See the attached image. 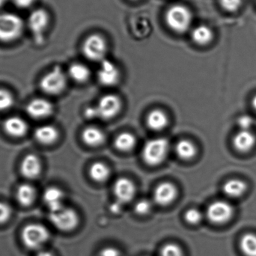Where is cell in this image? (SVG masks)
Segmentation results:
<instances>
[{"mask_svg": "<svg viewBox=\"0 0 256 256\" xmlns=\"http://www.w3.org/2000/svg\"><path fill=\"white\" fill-rule=\"evenodd\" d=\"M170 143L165 138H152L143 146L142 156L144 162L150 166L162 164L168 154Z\"/></svg>", "mask_w": 256, "mask_h": 256, "instance_id": "1", "label": "cell"}, {"mask_svg": "<svg viewBox=\"0 0 256 256\" xmlns=\"http://www.w3.org/2000/svg\"><path fill=\"white\" fill-rule=\"evenodd\" d=\"M192 16L190 9L182 4H174L167 10L166 22L171 30L178 33L188 31L192 24Z\"/></svg>", "mask_w": 256, "mask_h": 256, "instance_id": "2", "label": "cell"}, {"mask_svg": "<svg viewBox=\"0 0 256 256\" xmlns=\"http://www.w3.org/2000/svg\"><path fill=\"white\" fill-rule=\"evenodd\" d=\"M24 22L16 14H0V40L13 42L20 37L24 32Z\"/></svg>", "mask_w": 256, "mask_h": 256, "instance_id": "3", "label": "cell"}, {"mask_svg": "<svg viewBox=\"0 0 256 256\" xmlns=\"http://www.w3.org/2000/svg\"><path fill=\"white\" fill-rule=\"evenodd\" d=\"M49 231L40 224H30L22 230L21 234L22 243L28 249L38 250L49 239Z\"/></svg>", "mask_w": 256, "mask_h": 256, "instance_id": "4", "label": "cell"}, {"mask_svg": "<svg viewBox=\"0 0 256 256\" xmlns=\"http://www.w3.org/2000/svg\"><path fill=\"white\" fill-rule=\"evenodd\" d=\"M50 220L52 225L62 232L75 230L79 224V216L74 209L62 207L55 212H50Z\"/></svg>", "mask_w": 256, "mask_h": 256, "instance_id": "5", "label": "cell"}, {"mask_svg": "<svg viewBox=\"0 0 256 256\" xmlns=\"http://www.w3.org/2000/svg\"><path fill=\"white\" fill-rule=\"evenodd\" d=\"M67 85V76L61 68L55 67L40 81V88L48 94H58L62 92Z\"/></svg>", "mask_w": 256, "mask_h": 256, "instance_id": "6", "label": "cell"}, {"mask_svg": "<svg viewBox=\"0 0 256 256\" xmlns=\"http://www.w3.org/2000/svg\"><path fill=\"white\" fill-rule=\"evenodd\" d=\"M108 45L106 40L99 34L88 36L82 45V52L88 60L102 62L105 60Z\"/></svg>", "mask_w": 256, "mask_h": 256, "instance_id": "7", "label": "cell"}, {"mask_svg": "<svg viewBox=\"0 0 256 256\" xmlns=\"http://www.w3.org/2000/svg\"><path fill=\"white\" fill-rule=\"evenodd\" d=\"M50 16L44 9H36L28 18L27 25L34 36L36 43L42 44L44 42V34L49 25Z\"/></svg>", "mask_w": 256, "mask_h": 256, "instance_id": "8", "label": "cell"}, {"mask_svg": "<svg viewBox=\"0 0 256 256\" xmlns=\"http://www.w3.org/2000/svg\"><path fill=\"white\" fill-rule=\"evenodd\" d=\"M94 106L97 118L109 120L116 116L122 110L121 99L116 94H106L99 100Z\"/></svg>", "mask_w": 256, "mask_h": 256, "instance_id": "9", "label": "cell"}, {"mask_svg": "<svg viewBox=\"0 0 256 256\" xmlns=\"http://www.w3.org/2000/svg\"><path fill=\"white\" fill-rule=\"evenodd\" d=\"M234 214V208L226 201H216L208 208L207 216L210 222L215 224H224L228 222Z\"/></svg>", "mask_w": 256, "mask_h": 256, "instance_id": "10", "label": "cell"}, {"mask_svg": "<svg viewBox=\"0 0 256 256\" xmlns=\"http://www.w3.org/2000/svg\"><path fill=\"white\" fill-rule=\"evenodd\" d=\"M97 78L102 85L104 86H114L120 80V70L112 62L105 58L100 62Z\"/></svg>", "mask_w": 256, "mask_h": 256, "instance_id": "11", "label": "cell"}, {"mask_svg": "<svg viewBox=\"0 0 256 256\" xmlns=\"http://www.w3.org/2000/svg\"><path fill=\"white\" fill-rule=\"evenodd\" d=\"M114 195L122 204L130 202L136 194V186L127 178H120L114 184Z\"/></svg>", "mask_w": 256, "mask_h": 256, "instance_id": "12", "label": "cell"}, {"mask_svg": "<svg viewBox=\"0 0 256 256\" xmlns=\"http://www.w3.org/2000/svg\"><path fill=\"white\" fill-rule=\"evenodd\" d=\"M178 196V190L173 184L164 182L158 185L154 192V200L156 204L161 206H167L176 200Z\"/></svg>", "mask_w": 256, "mask_h": 256, "instance_id": "13", "label": "cell"}, {"mask_svg": "<svg viewBox=\"0 0 256 256\" xmlns=\"http://www.w3.org/2000/svg\"><path fill=\"white\" fill-rule=\"evenodd\" d=\"M26 112L33 118H48L54 112V106L49 100L36 98L28 104Z\"/></svg>", "mask_w": 256, "mask_h": 256, "instance_id": "14", "label": "cell"}, {"mask_svg": "<svg viewBox=\"0 0 256 256\" xmlns=\"http://www.w3.org/2000/svg\"><path fill=\"white\" fill-rule=\"evenodd\" d=\"M232 144L238 152H250L256 144V136L252 130H239L232 138Z\"/></svg>", "mask_w": 256, "mask_h": 256, "instance_id": "15", "label": "cell"}, {"mask_svg": "<svg viewBox=\"0 0 256 256\" xmlns=\"http://www.w3.org/2000/svg\"><path fill=\"white\" fill-rule=\"evenodd\" d=\"M21 173L27 178H36L40 174L42 165L38 156L34 154H28L21 162Z\"/></svg>", "mask_w": 256, "mask_h": 256, "instance_id": "16", "label": "cell"}, {"mask_svg": "<svg viewBox=\"0 0 256 256\" xmlns=\"http://www.w3.org/2000/svg\"><path fill=\"white\" fill-rule=\"evenodd\" d=\"M44 201L50 209V212H55L64 207V194L57 188H50L44 194Z\"/></svg>", "mask_w": 256, "mask_h": 256, "instance_id": "17", "label": "cell"}, {"mask_svg": "<svg viewBox=\"0 0 256 256\" xmlns=\"http://www.w3.org/2000/svg\"><path fill=\"white\" fill-rule=\"evenodd\" d=\"M82 140L86 146L96 148L104 142L106 136L100 128L88 127L82 130Z\"/></svg>", "mask_w": 256, "mask_h": 256, "instance_id": "18", "label": "cell"}, {"mask_svg": "<svg viewBox=\"0 0 256 256\" xmlns=\"http://www.w3.org/2000/svg\"><path fill=\"white\" fill-rule=\"evenodd\" d=\"M6 132L12 136L20 137L28 130L26 122L18 116H12L8 118L3 124Z\"/></svg>", "mask_w": 256, "mask_h": 256, "instance_id": "19", "label": "cell"}, {"mask_svg": "<svg viewBox=\"0 0 256 256\" xmlns=\"http://www.w3.org/2000/svg\"><path fill=\"white\" fill-rule=\"evenodd\" d=\"M248 190L246 182L240 179H230L224 183L222 191L228 197L232 198H240Z\"/></svg>", "mask_w": 256, "mask_h": 256, "instance_id": "20", "label": "cell"}, {"mask_svg": "<svg viewBox=\"0 0 256 256\" xmlns=\"http://www.w3.org/2000/svg\"><path fill=\"white\" fill-rule=\"evenodd\" d=\"M146 123L152 130L160 131L168 126V118L166 114L160 110H154L148 114Z\"/></svg>", "mask_w": 256, "mask_h": 256, "instance_id": "21", "label": "cell"}, {"mask_svg": "<svg viewBox=\"0 0 256 256\" xmlns=\"http://www.w3.org/2000/svg\"><path fill=\"white\" fill-rule=\"evenodd\" d=\"M34 137L42 144H50L56 141L58 137V132L54 126H40L34 131Z\"/></svg>", "mask_w": 256, "mask_h": 256, "instance_id": "22", "label": "cell"}, {"mask_svg": "<svg viewBox=\"0 0 256 256\" xmlns=\"http://www.w3.org/2000/svg\"><path fill=\"white\" fill-rule=\"evenodd\" d=\"M176 152L180 159L190 160L196 155L197 148L190 140H182L176 144Z\"/></svg>", "mask_w": 256, "mask_h": 256, "instance_id": "23", "label": "cell"}, {"mask_svg": "<svg viewBox=\"0 0 256 256\" xmlns=\"http://www.w3.org/2000/svg\"><path fill=\"white\" fill-rule=\"evenodd\" d=\"M16 196L20 204L24 207H28L34 202L36 198V190L31 185L24 184L18 188Z\"/></svg>", "mask_w": 256, "mask_h": 256, "instance_id": "24", "label": "cell"}, {"mask_svg": "<svg viewBox=\"0 0 256 256\" xmlns=\"http://www.w3.org/2000/svg\"><path fill=\"white\" fill-rule=\"evenodd\" d=\"M90 176L94 182L103 183L108 180L110 176V170L106 164L96 162L90 168Z\"/></svg>", "mask_w": 256, "mask_h": 256, "instance_id": "25", "label": "cell"}, {"mask_svg": "<svg viewBox=\"0 0 256 256\" xmlns=\"http://www.w3.org/2000/svg\"><path fill=\"white\" fill-rule=\"evenodd\" d=\"M70 78L78 82H85L90 79L91 72L90 68L81 63H74L68 69Z\"/></svg>", "mask_w": 256, "mask_h": 256, "instance_id": "26", "label": "cell"}, {"mask_svg": "<svg viewBox=\"0 0 256 256\" xmlns=\"http://www.w3.org/2000/svg\"><path fill=\"white\" fill-rule=\"evenodd\" d=\"M213 36V32L207 26H198L192 32V40L198 45H206L210 43Z\"/></svg>", "mask_w": 256, "mask_h": 256, "instance_id": "27", "label": "cell"}, {"mask_svg": "<svg viewBox=\"0 0 256 256\" xmlns=\"http://www.w3.org/2000/svg\"><path fill=\"white\" fill-rule=\"evenodd\" d=\"M116 148L120 152H128L132 150L136 144V137L130 132H124L120 134L114 142Z\"/></svg>", "mask_w": 256, "mask_h": 256, "instance_id": "28", "label": "cell"}, {"mask_svg": "<svg viewBox=\"0 0 256 256\" xmlns=\"http://www.w3.org/2000/svg\"><path fill=\"white\" fill-rule=\"evenodd\" d=\"M240 249L246 256H256V236L246 234L240 242Z\"/></svg>", "mask_w": 256, "mask_h": 256, "instance_id": "29", "label": "cell"}, {"mask_svg": "<svg viewBox=\"0 0 256 256\" xmlns=\"http://www.w3.org/2000/svg\"><path fill=\"white\" fill-rule=\"evenodd\" d=\"M160 256H184V252L178 245L170 243L167 244L162 248Z\"/></svg>", "mask_w": 256, "mask_h": 256, "instance_id": "30", "label": "cell"}, {"mask_svg": "<svg viewBox=\"0 0 256 256\" xmlns=\"http://www.w3.org/2000/svg\"><path fill=\"white\" fill-rule=\"evenodd\" d=\"M184 219L188 224L190 225H196L202 220V214L198 209L190 208L186 210L185 213Z\"/></svg>", "mask_w": 256, "mask_h": 256, "instance_id": "31", "label": "cell"}, {"mask_svg": "<svg viewBox=\"0 0 256 256\" xmlns=\"http://www.w3.org/2000/svg\"><path fill=\"white\" fill-rule=\"evenodd\" d=\"M14 104V98L10 92L4 90H0V110L10 109Z\"/></svg>", "mask_w": 256, "mask_h": 256, "instance_id": "32", "label": "cell"}, {"mask_svg": "<svg viewBox=\"0 0 256 256\" xmlns=\"http://www.w3.org/2000/svg\"><path fill=\"white\" fill-rule=\"evenodd\" d=\"M254 120L251 116L244 114L237 120V126L239 130H251L254 127Z\"/></svg>", "mask_w": 256, "mask_h": 256, "instance_id": "33", "label": "cell"}, {"mask_svg": "<svg viewBox=\"0 0 256 256\" xmlns=\"http://www.w3.org/2000/svg\"><path fill=\"white\" fill-rule=\"evenodd\" d=\"M152 203L149 200H138L134 206V210L138 215H146L152 210Z\"/></svg>", "mask_w": 256, "mask_h": 256, "instance_id": "34", "label": "cell"}, {"mask_svg": "<svg viewBox=\"0 0 256 256\" xmlns=\"http://www.w3.org/2000/svg\"><path fill=\"white\" fill-rule=\"evenodd\" d=\"M220 4L225 10L233 12L240 7L242 0H220Z\"/></svg>", "mask_w": 256, "mask_h": 256, "instance_id": "35", "label": "cell"}, {"mask_svg": "<svg viewBox=\"0 0 256 256\" xmlns=\"http://www.w3.org/2000/svg\"><path fill=\"white\" fill-rule=\"evenodd\" d=\"M10 214H12V209L10 206L0 202V224L7 222L10 218Z\"/></svg>", "mask_w": 256, "mask_h": 256, "instance_id": "36", "label": "cell"}, {"mask_svg": "<svg viewBox=\"0 0 256 256\" xmlns=\"http://www.w3.org/2000/svg\"><path fill=\"white\" fill-rule=\"evenodd\" d=\"M100 256H121V254L116 248H106L100 251Z\"/></svg>", "mask_w": 256, "mask_h": 256, "instance_id": "37", "label": "cell"}, {"mask_svg": "<svg viewBox=\"0 0 256 256\" xmlns=\"http://www.w3.org/2000/svg\"><path fill=\"white\" fill-rule=\"evenodd\" d=\"M14 4L20 8H26L34 3V0H12Z\"/></svg>", "mask_w": 256, "mask_h": 256, "instance_id": "38", "label": "cell"}, {"mask_svg": "<svg viewBox=\"0 0 256 256\" xmlns=\"http://www.w3.org/2000/svg\"><path fill=\"white\" fill-rule=\"evenodd\" d=\"M121 203L118 202H116V203H115V204H112V206H111V212L114 214L118 213L120 210H121Z\"/></svg>", "mask_w": 256, "mask_h": 256, "instance_id": "39", "label": "cell"}, {"mask_svg": "<svg viewBox=\"0 0 256 256\" xmlns=\"http://www.w3.org/2000/svg\"><path fill=\"white\" fill-rule=\"evenodd\" d=\"M36 256H55L52 252H48V251H42V252L38 254V255Z\"/></svg>", "mask_w": 256, "mask_h": 256, "instance_id": "40", "label": "cell"}, {"mask_svg": "<svg viewBox=\"0 0 256 256\" xmlns=\"http://www.w3.org/2000/svg\"><path fill=\"white\" fill-rule=\"evenodd\" d=\"M251 104H252V108L256 111V94L254 96V98H252Z\"/></svg>", "mask_w": 256, "mask_h": 256, "instance_id": "41", "label": "cell"}, {"mask_svg": "<svg viewBox=\"0 0 256 256\" xmlns=\"http://www.w3.org/2000/svg\"><path fill=\"white\" fill-rule=\"evenodd\" d=\"M7 0H0V8L2 7L4 4H6Z\"/></svg>", "mask_w": 256, "mask_h": 256, "instance_id": "42", "label": "cell"}]
</instances>
